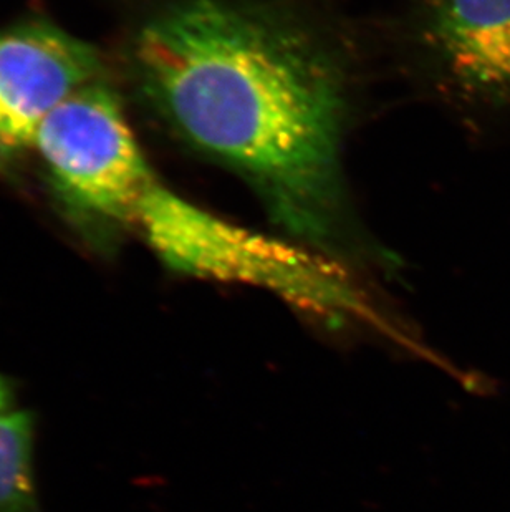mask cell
<instances>
[{"mask_svg":"<svg viewBox=\"0 0 510 512\" xmlns=\"http://www.w3.org/2000/svg\"><path fill=\"white\" fill-rule=\"evenodd\" d=\"M133 68L164 125L241 176L290 239L360 254L343 168L347 62L297 5L169 0L138 30Z\"/></svg>","mask_w":510,"mask_h":512,"instance_id":"obj_1","label":"cell"},{"mask_svg":"<svg viewBox=\"0 0 510 512\" xmlns=\"http://www.w3.org/2000/svg\"><path fill=\"white\" fill-rule=\"evenodd\" d=\"M133 224L164 264L181 274L259 285L322 314L368 310L333 257L229 223L158 181L141 199Z\"/></svg>","mask_w":510,"mask_h":512,"instance_id":"obj_2","label":"cell"},{"mask_svg":"<svg viewBox=\"0 0 510 512\" xmlns=\"http://www.w3.org/2000/svg\"><path fill=\"white\" fill-rule=\"evenodd\" d=\"M32 143L58 193L90 216L133 224L141 199L156 181L120 100L102 82L55 108Z\"/></svg>","mask_w":510,"mask_h":512,"instance_id":"obj_3","label":"cell"},{"mask_svg":"<svg viewBox=\"0 0 510 512\" xmlns=\"http://www.w3.org/2000/svg\"><path fill=\"white\" fill-rule=\"evenodd\" d=\"M95 50L47 22L0 32V112L10 143H32L40 123L82 88L100 82Z\"/></svg>","mask_w":510,"mask_h":512,"instance_id":"obj_4","label":"cell"},{"mask_svg":"<svg viewBox=\"0 0 510 512\" xmlns=\"http://www.w3.org/2000/svg\"><path fill=\"white\" fill-rule=\"evenodd\" d=\"M416 42L449 87L510 100V0H426Z\"/></svg>","mask_w":510,"mask_h":512,"instance_id":"obj_5","label":"cell"},{"mask_svg":"<svg viewBox=\"0 0 510 512\" xmlns=\"http://www.w3.org/2000/svg\"><path fill=\"white\" fill-rule=\"evenodd\" d=\"M35 416L0 415V512H42L34 473Z\"/></svg>","mask_w":510,"mask_h":512,"instance_id":"obj_6","label":"cell"},{"mask_svg":"<svg viewBox=\"0 0 510 512\" xmlns=\"http://www.w3.org/2000/svg\"><path fill=\"white\" fill-rule=\"evenodd\" d=\"M15 406V388L14 383L9 378L0 373V415L14 410Z\"/></svg>","mask_w":510,"mask_h":512,"instance_id":"obj_7","label":"cell"},{"mask_svg":"<svg viewBox=\"0 0 510 512\" xmlns=\"http://www.w3.org/2000/svg\"><path fill=\"white\" fill-rule=\"evenodd\" d=\"M0 140L9 141V128L2 112H0Z\"/></svg>","mask_w":510,"mask_h":512,"instance_id":"obj_8","label":"cell"}]
</instances>
